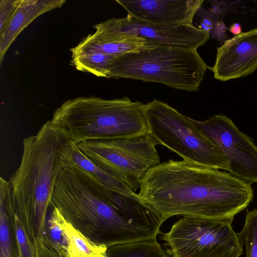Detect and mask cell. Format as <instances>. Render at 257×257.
<instances>
[{"instance_id":"obj_1","label":"cell","mask_w":257,"mask_h":257,"mask_svg":"<svg viewBox=\"0 0 257 257\" xmlns=\"http://www.w3.org/2000/svg\"><path fill=\"white\" fill-rule=\"evenodd\" d=\"M139 188V196L165 221L182 215L232 222L253 197L251 184L184 160L153 167L140 180Z\"/></svg>"},{"instance_id":"obj_2","label":"cell","mask_w":257,"mask_h":257,"mask_svg":"<svg viewBox=\"0 0 257 257\" xmlns=\"http://www.w3.org/2000/svg\"><path fill=\"white\" fill-rule=\"evenodd\" d=\"M50 206L87 237L106 246L157 237L165 221L139 197L107 193L67 166L57 177Z\"/></svg>"},{"instance_id":"obj_3","label":"cell","mask_w":257,"mask_h":257,"mask_svg":"<svg viewBox=\"0 0 257 257\" xmlns=\"http://www.w3.org/2000/svg\"><path fill=\"white\" fill-rule=\"evenodd\" d=\"M67 139L51 120L23 139L19 167L11 177L13 202L23 223H33L37 236L44 234L46 214L57 177L63 167Z\"/></svg>"},{"instance_id":"obj_4","label":"cell","mask_w":257,"mask_h":257,"mask_svg":"<svg viewBox=\"0 0 257 257\" xmlns=\"http://www.w3.org/2000/svg\"><path fill=\"white\" fill-rule=\"evenodd\" d=\"M144 105L127 97H78L64 102L51 121L67 140L81 142L132 139L149 134Z\"/></svg>"},{"instance_id":"obj_5","label":"cell","mask_w":257,"mask_h":257,"mask_svg":"<svg viewBox=\"0 0 257 257\" xmlns=\"http://www.w3.org/2000/svg\"><path fill=\"white\" fill-rule=\"evenodd\" d=\"M207 68L197 50L150 46L114 57L109 64L107 78L156 82L196 92Z\"/></svg>"},{"instance_id":"obj_6","label":"cell","mask_w":257,"mask_h":257,"mask_svg":"<svg viewBox=\"0 0 257 257\" xmlns=\"http://www.w3.org/2000/svg\"><path fill=\"white\" fill-rule=\"evenodd\" d=\"M149 134L159 143L197 165L227 171L225 152L195 125L194 119L160 100L144 105Z\"/></svg>"},{"instance_id":"obj_7","label":"cell","mask_w":257,"mask_h":257,"mask_svg":"<svg viewBox=\"0 0 257 257\" xmlns=\"http://www.w3.org/2000/svg\"><path fill=\"white\" fill-rule=\"evenodd\" d=\"M160 239L171 257H239L243 253L231 222L183 216Z\"/></svg>"},{"instance_id":"obj_8","label":"cell","mask_w":257,"mask_h":257,"mask_svg":"<svg viewBox=\"0 0 257 257\" xmlns=\"http://www.w3.org/2000/svg\"><path fill=\"white\" fill-rule=\"evenodd\" d=\"M158 145L149 134L132 139L86 141L77 146L91 161L136 192L145 174L161 163Z\"/></svg>"},{"instance_id":"obj_9","label":"cell","mask_w":257,"mask_h":257,"mask_svg":"<svg viewBox=\"0 0 257 257\" xmlns=\"http://www.w3.org/2000/svg\"><path fill=\"white\" fill-rule=\"evenodd\" d=\"M93 34L85 39L109 42L140 39L147 46L174 47L197 50L206 44L210 33L193 25L163 26L152 24L127 15L111 18L93 26Z\"/></svg>"},{"instance_id":"obj_10","label":"cell","mask_w":257,"mask_h":257,"mask_svg":"<svg viewBox=\"0 0 257 257\" xmlns=\"http://www.w3.org/2000/svg\"><path fill=\"white\" fill-rule=\"evenodd\" d=\"M194 122L225 152L229 164L227 171L250 184L257 183V146L250 137L221 114Z\"/></svg>"},{"instance_id":"obj_11","label":"cell","mask_w":257,"mask_h":257,"mask_svg":"<svg viewBox=\"0 0 257 257\" xmlns=\"http://www.w3.org/2000/svg\"><path fill=\"white\" fill-rule=\"evenodd\" d=\"M209 68L214 78L221 81L254 72L257 69V28L225 40L217 48L215 63Z\"/></svg>"},{"instance_id":"obj_12","label":"cell","mask_w":257,"mask_h":257,"mask_svg":"<svg viewBox=\"0 0 257 257\" xmlns=\"http://www.w3.org/2000/svg\"><path fill=\"white\" fill-rule=\"evenodd\" d=\"M127 15L144 22L163 26L193 25L204 0H117Z\"/></svg>"},{"instance_id":"obj_13","label":"cell","mask_w":257,"mask_h":257,"mask_svg":"<svg viewBox=\"0 0 257 257\" xmlns=\"http://www.w3.org/2000/svg\"><path fill=\"white\" fill-rule=\"evenodd\" d=\"M63 166L71 167L100 189L131 197L138 194L131 187L102 169L88 158L77 145L67 141L63 152Z\"/></svg>"},{"instance_id":"obj_14","label":"cell","mask_w":257,"mask_h":257,"mask_svg":"<svg viewBox=\"0 0 257 257\" xmlns=\"http://www.w3.org/2000/svg\"><path fill=\"white\" fill-rule=\"evenodd\" d=\"M66 0H19L17 8L4 30L0 32V62L18 35L43 14L61 7Z\"/></svg>"},{"instance_id":"obj_15","label":"cell","mask_w":257,"mask_h":257,"mask_svg":"<svg viewBox=\"0 0 257 257\" xmlns=\"http://www.w3.org/2000/svg\"><path fill=\"white\" fill-rule=\"evenodd\" d=\"M59 216L68 241L64 257H107V246L96 243L87 237L67 221L59 211Z\"/></svg>"},{"instance_id":"obj_16","label":"cell","mask_w":257,"mask_h":257,"mask_svg":"<svg viewBox=\"0 0 257 257\" xmlns=\"http://www.w3.org/2000/svg\"><path fill=\"white\" fill-rule=\"evenodd\" d=\"M107 257H171L157 237L107 246Z\"/></svg>"},{"instance_id":"obj_17","label":"cell","mask_w":257,"mask_h":257,"mask_svg":"<svg viewBox=\"0 0 257 257\" xmlns=\"http://www.w3.org/2000/svg\"><path fill=\"white\" fill-rule=\"evenodd\" d=\"M147 46L140 39L123 41L101 42L88 41L84 38L77 46L70 49L71 53L94 52L117 56L136 51Z\"/></svg>"},{"instance_id":"obj_18","label":"cell","mask_w":257,"mask_h":257,"mask_svg":"<svg viewBox=\"0 0 257 257\" xmlns=\"http://www.w3.org/2000/svg\"><path fill=\"white\" fill-rule=\"evenodd\" d=\"M71 64L82 72H88L97 77H108V67L115 56L94 52L72 53Z\"/></svg>"},{"instance_id":"obj_19","label":"cell","mask_w":257,"mask_h":257,"mask_svg":"<svg viewBox=\"0 0 257 257\" xmlns=\"http://www.w3.org/2000/svg\"><path fill=\"white\" fill-rule=\"evenodd\" d=\"M240 244L246 248V257H257V209L247 211L245 223L237 233Z\"/></svg>"},{"instance_id":"obj_20","label":"cell","mask_w":257,"mask_h":257,"mask_svg":"<svg viewBox=\"0 0 257 257\" xmlns=\"http://www.w3.org/2000/svg\"><path fill=\"white\" fill-rule=\"evenodd\" d=\"M52 208L46 225L47 236L44 234L52 246L64 257L68 247L67 238L60 222L58 210L55 207Z\"/></svg>"},{"instance_id":"obj_21","label":"cell","mask_w":257,"mask_h":257,"mask_svg":"<svg viewBox=\"0 0 257 257\" xmlns=\"http://www.w3.org/2000/svg\"><path fill=\"white\" fill-rule=\"evenodd\" d=\"M12 219L17 239L18 257H36L33 243L28 237L16 212L14 213Z\"/></svg>"},{"instance_id":"obj_22","label":"cell","mask_w":257,"mask_h":257,"mask_svg":"<svg viewBox=\"0 0 257 257\" xmlns=\"http://www.w3.org/2000/svg\"><path fill=\"white\" fill-rule=\"evenodd\" d=\"M9 219L4 204L0 202V257H13Z\"/></svg>"},{"instance_id":"obj_23","label":"cell","mask_w":257,"mask_h":257,"mask_svg":"<svg viewBox=\"0 0 257 257\" xmlns=\"http://www.w3.org/2000/svg\"><path fill=\"white\" fill-rule=\"evenodd\" d=\"M36 257H63L52 246L45 234L37 236L33 241Z\"/></svg>"},{"instance_id":"obj_24","label":"cell","mask_w":257,"mask_h":257,"mask_svg":"<svg viewBox=\"0 0 257 257\" xmlns=\"http://www.w3.org/2000/svg\"><path fill=\"white\" fill-rule=\"evenodd\" d=\"M19 0H1L0 32H2L11 19L18 5Z\"/></svg>"},{"instance_id":"obj_25","label":"cell","mask_w":257,"mask_h":257,"mask_svg":"<svg viewBox=\"0 0 257 257\" xmlns=\"http://www.w3.org/2000/svg\"><path fill=\"white\" fill-rule=\"evenodd\" d=\"M216 22L214 16L211 13L209 15H205L202 17L198 28L210 33L213 30Z\"/></svg>"},{"instance_id":"obj_26","label":"cell","mask_w":257,"mask_h":257,"mask_svg":"<svg viewBox=\"0 0 257 257\" xmlns=\"http://www.w3.org/2000/svg\"><path fill=\"white\" fill-rule=\"evenodd\" d=\"M226 29L227 27L222 22H216L210 33L212 34L213 33L214 37H217V39L219 40L220 38L223 37V35L225 33Z\"/></svg>"},{"instance_id":"obj_27","label":"cell","mask_w":257,"mask_h":257,"mask_svg":"<svg viewBox=\"0 0 257 257\" xmlns=\"http://www.w3.org/2000/svg\"><path fill=\"white\" fill-rule=\"evenodd\" d=\"M241 26L238 23H234L229 28V31L234 36L239 35L241 33Z\"/></svg>"}]
</instances>
